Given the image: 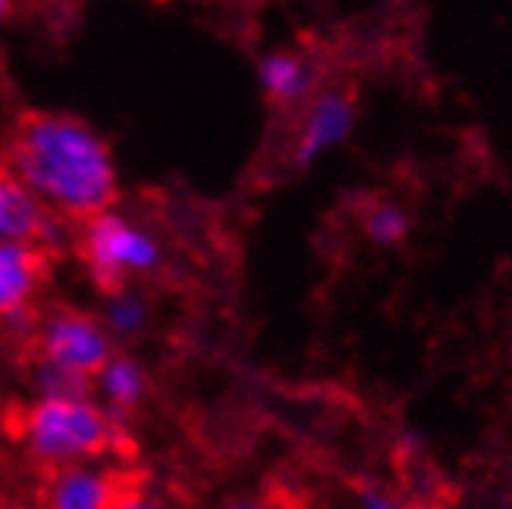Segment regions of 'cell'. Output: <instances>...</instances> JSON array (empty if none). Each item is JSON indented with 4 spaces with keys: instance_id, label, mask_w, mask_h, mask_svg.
<instances>
[{
    "instance_id": "ba28073f",
    "label": "cell",
    "mask_w": 512,
    "mask_h": 509,
    "mask_svg": "<svg viewBox=\"0 0 512 509\" xmlns=\"http://www.w3.org/2000/svg\"><path fill=\"white\" fill-rule=\"evenodd\" d=\"M116 500V485L107 472L91 466H60L50 481L47 503L54 509H107Z\"/></svg>"
},
{
    "instance_id": "9a60e30c",
    "label": "cell",
    "mask_w": 512,
    "mask_h": 509,
    "mask_svg": "<svg viewBox=\"0 0 512 509\" xmlns=\"http://www.w3.org/2000/svg\"><path fill=\"white\" fill-rule=\"evenodd\" d=\"M360 503L369 506V509H388V506H394L391 497H384V494H378V491H363V494H360Z\"/></svg>"
},
{
    "instance_id": "3957f363",
    "label": "cell",
    "mask_w": 512,
    "mask_h": 509,
    "mask_svg": "<svg viewBox=\"0 0 512 509\" xmlns=\"http://www.w3.org/2000/svg\"><path fill=\"white\" fill-rule=\"evenodd\" d=\"M85 263L104 291H119L128 275L150 272L160 263V244L119 213L100 210L85 228Z\"/></svg>"
},
{
    "instance_id": "277c9868",
    "label": "cell",
    "mask_w": 512,
    "mask_h": 509,
    "mask_svg": "<svg viewBox=\"0 0 512 509\" xmlns=\"http://www.w3.org/2000/svg\"><path fill=\"white\" fill-rule=\"evenodd\" d=\"M0 241H29L38 247L63 241V222L13 169H0Z\"/></svg>"
},
{
    "instance_id": "9c48e42d",
    "label": "cell",
    "mask_w": 512,
    "mask_h": 509,
    "mask_svg": "<svg viewBox=\"0 0 512 509\" xmlns=\"http://www.w3.org/2000/svg\"><path fill=\"white\" fill-rule=\"evenodd\" d=\"M97 388L107 397V406L132 410V406L144 397L147 378L135 360H128V356H110V360L97 369Z\"/></svg>"
},
{
    "instance_id": "7c38bea8",
    "label": "cell",
    "mask_w": 512,
    "mask_h": 509,
    "mask_svg": "<svg viewBox=\"0 0 512 509\" xmlns=\"http://www.w3.org/2000/svg\"><path fill=\"white\" fill-rule=\"evenodd\" d=\"M406 213L394 203H384V207H375L369 216H366V235L375 241V244H397L403 235H406Z\"/></svg>"
},
{
    "instance_id": "2e32d148",
    "label": "cell",
    "mask_w": 512,
    "mask_h": 509,
    "mask_svg": "<svg viewBox=\"0 0 512 509\" xmlns=\"http://www.w3.org/2000/svg\"><path fill=\"white\" fill-rule=\"evenodd\" d=\"M7 13H10V0H0V22H4Z\"/></svg>"
},
{
    "instance_id": "4fadbf2b",
    "label": "cell",
    "mask_w": 512,
    "mask_h": 509,
    "mask_svg": "<svg viewBox=\"0 0 512 509\" xmlns=\"http://www.w3.org/2000/svg\"><path fill=\"white\" fill-rule=\"evenodd\" d=\"M147 322V310H144V300L135 294H122L110 303L107 310V328L116 335H135L141 332Z\"/></svg>"
},
{
    "instance_id": "8992f818",
    "label": "cell",
    "mask_w": 512,
    "mask_h": 509,
    "mask_svg": "<svg viewBox=\"0 0 512 509\" xmlns=\"http://www.w3.org/2000/svg\"><path fill=\"white\" fill-rule=\"evenodd\" d=\"M353 129V107L350 100L341 94H322L310 116H306L303 135L297 144V163L310 166L322 150H328L331 144H341Z\"/></svg>"
},
{
    "instance_id": "52a82bcc",
    "label": "cell",
    "mask_w": 512,
    "mask_h": 509,
    "mask_svg": "<svg viewBox=\"0 0 512 509\" xmlns=\"http://www.w3.org/2000/svg\"><path fill=\"white\" fill-rule=\"evenodd\" d=\"M44 257L29 241H0V316L22 307L41 282Z\"/></svg>"
},
{
    "instance_id": "5b68a950",
    "label": "cell",
    "mask_w": 512,
    "mask_h": 509,
    "mask_svg": "<svg viewBox=\"0 0 512 509\" xmlns=\"http://www.w3.org/2000/svg\"><path fill=\"white\" fill-rule=\"evenodd\" d=\"M41 356L57 360L63 366L82 369L88 375H97V369L110 360V335L100 328L91 316L82 313H57L50 316L41 328Z\"/></svg>"
},
{
    "instance_id": "5bb4252c",
    "label": "cell",
    "mask_w": 512,
    "mask_h": 509,
    "mask_svg": "<svg viewBox=\"0 0 512 509\" xmlns=\"http://www.w3.org/2000/svg\"><path fill=\"white\" fill-rule=\"evenodd\" d=\"M0 319H4V325L10 328V335H19V338L29 335V332H32V325H35V313L29 310V303H22V307L4 313Z\"/></svg>"
},
{
    "instance_id": "30bf717a",
    "label": "cell",
    "mask_w": 512,
    "mask_h": 509,
    "mask_svg": "<svg viewBox=\"0 0 512 509\" xmlns=\"http://www.w3.org/2000/svg\"><path fill=\"white\" fill-rule=\"evenodd\" d=\"M260 82L269 91V97L281 100V104H294V100L306 97L313 85V75L300 60L285 57V54H272L260 66Z\"/></svg>"
},
{
    "instance_id": "7a4b0ae2",
    "label": "cell",
    "mask_w": 512,
    "mask_h": 509,
    "mask_svg": "<svg viewBox=\"0 0 512 509\" xmlns=\"http://www.w3.org/2000/svg\"><path fill=\"white\" fill-rule=\"evenodd\" d=\"M25 444L47 466H72L107 450L110 419L91 397H41L25 413Z\"/></svg>"
},
{
    "instance_id": "6da1fadb",
    "label": "cell",
    "mask_w": 512,
    "mask_h": 509,
    "mask_svg": "<svg viewBox=\"0 0 512 509\" xmlns=\"http://www.w3.org/2000/svg\"><path fill=\"white\" fill-rule=\"evenodd\" d=\"M10 169L50 210L91 219L116 200L107 144L72 116H29L13 141Z\"/></svg>"
},
{
    "instance_id": "8fae6325",
    "label": "cell",
    "mask_w": 512,
    "mask_h": 509,
    "mask_svg": "<svg viewBox=\"0 0 512 509\" xmlns=\"http://www.w3.org/2000/svg\"><path fill=\"white\" fill-rule=\"evenodd\" d=\"M35 388L41 397H91V375L41 356L35 363Z\"/></svg>"
}]
</instances>
